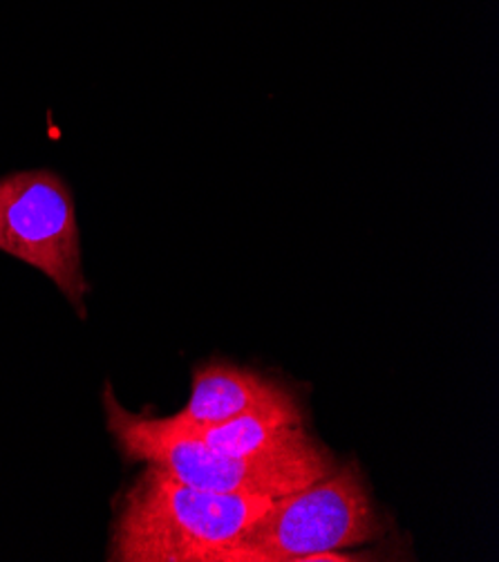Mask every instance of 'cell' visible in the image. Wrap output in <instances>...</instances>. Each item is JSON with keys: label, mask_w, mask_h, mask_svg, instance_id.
<instances>
[{"label": "cell", "mask_w": 499, "mask_h": 562, "mask_svg": "<svg viewBox=\"0 0 499 562\" xmlns=\"http://www.w3.org/2000/svg\"><path fill=\"white\" fill-rule=\"evenodd\" d=\"M0 251L45 273L86 318L90 285L81 265V234L70 184L49 168L0 178Z\"/></svg>", "instance_id": "cell-4"}, {"label": "cell", "mask_w": 499, "mask_h": 562, "mask_svg": "<svg viewBox=\"0 0 499 562\" xmlns=\"http://www.w3.org/2000/svg\"><path fill=\"white\" fill-rule=\"evenodd\" d=\"M171 422L211 446L213 451L231 458L290 453L316 443L303 426V408L294 395L222 424L189 426L175 417Z\"/></svg>", "instance_id": "cell-5"}, {"label": "cell", "mask_w": 499, "mask_h": 562, "mask_svg": "<svg viewBox=\"0 0 499 562\" xmlns=\"http://www.w3.org/2000/svg\"><path fill=\"white\" fill-rule=\"evenodd\" d=\"M103 411L107 430L128 464L157 467L195 488L279 499L337 469L334 456L318 441L290 453L222 456L175 426L171 417H146L126 411L110 383L103 387Z\"/></svg>", "instance_id": "cell-2"}, {"label": "cell", "mask_w": 499, "mask_h": 562, "mask_svg": "<svg viewBox=\"0 0 499 562\" xmlns=\"http://www.w3.org/2000/svg\"><path fill=\"white\" fill-rule=\"evenodd\" d=\"M273 497L189 486L146 467L126 488L110 531L113 562H229Z\"/></svg>", "instance_id": "cell-1"}, {"label": "cell", "mask_w": 499, "mask_h": 562, "mask_svg": "<svg viewBox=\"0 0 499 562\" xmlns=\"http://www.w3.org/2000/svg\"><path fill=\"white\" fill-rule=\"evenodd\" d=\"M381 531L359 464H337L309 486L273 499L229 562H298L372 542Z\"/></svg>", "instance_id": "cell-3"}, {"label": "cell", "mask_w": 499, "mask_h": 562, "mask_svg": "<svg viewBox=\"0 0 499 562\" xmlns=\"http://www.w3.org/2000/svg\"><path fill=\"white\" fill-rule=\"evenodd\" d=\"M290 395L294 392L283 381L234 363L211 361L193 370L191 400L173 417L189 426H211L281 402Z\"/></svg>", "instance_id": "cell-6"}]
</instances>
